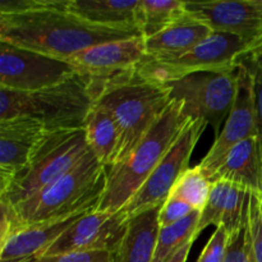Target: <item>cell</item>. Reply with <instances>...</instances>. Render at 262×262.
I'll return each instance as SVG.
<instances>
[{
	"label": "cell",
	"mask_w": 262,
	"mask_h": 262,
	"mask_svg": "<svg viewBox=\"0 0 262 262\" xmlns=\"http://www.w3.org/2000/svg\"><path fill=\"white\" fill-rule=\"evenodd\" d=\"M137 36L142 35L89 23L67 9L64 0H0V41L60 60Z\"/></svg>",
	"instance_id": "1"
},
{
	"label": "cell",
	"mask_w": 262,
	"mask_h": 262,
	"mask_svg": "<svg viewBox=\"0 0 262 262\" xmlns=\"http://www.w3.org/2000/svg\"><path fill=\"white\" fill-rule=\"evenodd\" d=\"M90 84L94 104L106 109L119 128L115 164L132 154L173 100L166 84L147 78L138 68L104 81L90 79Z\"/></svg>",
	"instance_id": "2"
},
{
	"label": "cell",
	"mask_w": 262,
	"mask_h": 262,
	"mask_svg": "<svg viewBox=\"0 0 262 262\" xmlns=\"http://www.w3.org/2000/svg\"><path fill=\"white\" fill-rule=\"evenodd\" d=\"M191 119L184 104L171 100L160 119L124 161L106 170V186L96 211L118 212L127 206L160 164Z\"/></svg>",
	"instance_id": "3"
},
{
	"label": "cell",
	"mask_w": 262,
	"mask_h": 262,
	"mask_svg": "<svg viewBox=\"0 0 262 262\" xmlns=\"http://www.w3.org/2000/svg\"><path fill=\"white\" fill-rule=\"evenodd\" d=\"M90 79L74 74L67 81L36 92H17L0 87V120L31 118L48 132L84 128L94 106Z\"/></svg>",
	"instance_id": "4"
},
{
	"label": "cell",
	"mask_w": 262,
	"mask_h": 262,
	"mask_svg": "<svg viewBox=\"0 0 262 262\" xmlns=\"http://www.w3.org/2000/svg\"><path fill=\"white\" fill-rule=\"evenodd\" d=\"M106 170L89 150L71 170L15 210L26 227L96 210L106 186Z\"/></svg>",
	"instance_id": "5"
},
{
	"label": "cell",
	"mask_w": 262,
	"mask_h": 262,
	"mask_svg": "<svg viewBox=\"0 0 262 262\" xmlns=\"http://www.w3.org/2000/svg\"><path fill=\"white\" fill-rule=\"evenodd\" d=\"M84 128L48 132L30 164L0 194L13 206L32 199L71 170L89 151Z\"/></svg>",
	"instance_id": "6"
},
{
	"label": "cell",
	"mask_w": 262,
	"mask_h": 262,
	"mask_svg": "<svg viewBox=\"0 0 262 262\" xmlns=\"http://www.w3.org/2000/svg\"><path fill=\"white\" fill-rule=\"evenodd\" d=\"M165 84L170 90L171 99L183 102L191 118L206 120L217 137L234 105L238 68L235 71L199 72Z\"/></svg>",
	"instance_id": "7"
},
{
	"label": "cell",
	"mask_w": 262,
	"mask_h": 262,
	"mask_svg": "<svg viewBox=\"0 0 262 262\" xmlns=\"http://www.w3.org/2000/svg\"><path fill=\"white\" fill-rule=\"evenodd\" d=\"M250 43L235 35L212 32L192 50L170 60L146 59L138 71L147 78L168 83L188 74L211 71H235L237 60Z\"/></svg>",
	"instance_id": "8"
},
{
	"label": "cell",
	"mask_w": 262,
	"mask_h": 262,
	"mask_svg": "<svg viewBox=\"0 0 262 262\" xmlns=\"http://www.w3.org/2000/svg\"><path fill=\"white\" fill-rule=\"evenodd\" d=\"M206 120L191 118L155 170L152 171L123 211L128 219L154 207L163 206L178 179L188 170L192 152L207 127Z\"/></svg>",
	"instance_id": "9"
},
{
	"label": "cell",
	"mask_w": 262,
	"mask_h": 262,
	"mask_svg": "<svg viewBox=\"0 0 262 262\" xmlns=\"http://www.w3.org/2000/svg\"><path fill=\"white\" fill-rule=\"evenodd\" d=\"M77 74L67 60L0 41V87L36 92L56 86Z\"/></svg>",
	"instance_id": "10"
},
{
	"label": "cell",
	"mask_w": 262,
	"mask_h": 262,
	"mask_svg": "<svg viewBox=\"0 0 262 262\" xmlns=\"http://www.w3.org/2000/svg\"><path fill=\"white\" fill-rule=\"evenodd\" d=\"M128 220L123 210L118 212L92 210L71 225L43 256L91 251H107L113 253L124 237Z\"/></svg>",
	"instance_id": "11"
},
{
	"label": "cell",
	"mask_w": 262,
	"mask_h": 262,
	"mask_svg": "<svg viewBox=\"0 0 262 262\" xmlns=\"http://www.w3.org/2000/svg\"><path fill=\"white\" fill-rule=\"evenodd\" d=\"M256 137V110L253 78L238 67V86L234 105L220 135L215 138L207 155L199 164L201 173L210 181L227 154L247 138Z\"/></svg>",
	"instance_id": "12"
},
{
	"label": "cell",
	"mask_w": 262,
	"mask_h": 262,
	"mask_svg": "<svg viewBox=\"0 0 262 262\" xmlns=\"http://www.w3.org/2000/svg\"><path fill=\"white\" fill-rule=\"evenodd\" d=\"M186 12L212 32L235 35L250 45L262 36V9L256 0L186 2Z\"/></svg>",
	"instance_id": "13"
},
{
	"label": "cell",
	"mask_w": 262,
	"mask_h": 262,
	"mask_svg": "<svg viewBox=\"0 0 262 262\" xmlns=\"http://www.w3.org/2000/svg\"><path fill=\"white\" fill-rule=\"evenodd\" d=\"M146 59L145 38L137 36L94 46L67 61L81 76L94 81H104L136 71Z\"/></svg>",
	"instance_id": "14"
},
{
	"label": "cell",
	"mask_w": 262,
	"mask_h": 262,
	"mask_svg": "<svg viewBox=\"0 0 262 262\" xmlns=\"http://www.w3.org/2000/svg\"><path fill=\"white\" fill-rule=\"evenodd\" d=\"M48 130L31 118L0 120V194L25 170Z\"/></svg>",
	"instance_id": "15"
},
{
	"label": "cell",
	"mask_w": 262,
	"mask_h": 262,
	"mask_svg": "<svg viewBox=\"0 0 262 262\" xmlns=\"http://www.w3.org/2000/svg\"><path fill=\"white\" fill-rule=\"evenodd\" d=\"M87 212L25 228L0 246V262L37 261L71 225Z\"/></svg>",
	"instance_id": "16"
},
{
	"label": "cell",
	"mask_w": 262,
	"mask_h": 262,
	"mask_svg": "<svg viewBox=\"0 0 262 262\" xmlns=\"http://www.w3.org/2000/svg\"><path fill=\"white\" fill-rule=\"evenodd\" d=\"M212 31L186 12L176 23L152 37L145 38L146 55L151 60L176 59L209 37Z\"/></svg>",
	"instance_id": "17"
},
{
	"label": "cell",
	"mask_w": 262,
	"mask_h": 262,
	"mask_svg": "<svg viewBox=\"0 0 262 262\" xmlns=\"http://www.w3.org/2000/svg\"><path fill=\"white\" fill-rule=\"evenodd\" d=\"M217 181L242 187L246 191L255 193L260 200L262 199V166L257 138H247L227 154L214 176L210 178L211 183Z\"/></svg>",
	"instance_id": "18"
},
{
	"label": "cell",
	"mask_w": 262,
	"mask_h": 262,
	"mask_svg": "<svg viewBox=\"0 0 262 262\" xmlns=\"http://www.w3.org/2000/svg\"><path fill=\"white\" fill-rule=\"evenodd\" d=\"M161 206L146 210L128 220L127 230L117 250L113 262H152L158 245Z\"/></svg>",
	"instance_id": "19"
},
{
	"label": "cell",
	"mask_w": 262,
	"mask_h": 262,
	"mask_svg": "<svg viewBox=\"0 0 262 262\" xmlns=\"http://www.w3.org/2000/svg\"><path fill=\"white\" fill-rule=\"evenodd\" d=\"M64 4L67 9L92 25L141 32L140 0H64Z\"/></svg>",
	"instance_id": "20"
},
{
	"label": "cell",
	"mask_w": 262,
	"mask_h": 262,
	"mask_svg": "<svg viewBox=\"0 0 262 262\" xmlns=\"http://www.w3.org/2000/svg\"><path fill=\"white\" fill-rule=\"evenodd\" d=\"M86 141L90 151L106 168L115 164L120 133L114 117L104 107L92 106L84 124Z\"/></svg>",
	"instance_id": "21"
},
{
	"label": "cell",
	"mask_w": 262,
	"mask_h": 262,
	"mask_svg": "<svg viewBox=\"0 0 262 262\" xmlns=\"http://www.w3.org/2000/svg\"><path fill=\"white\" fill-rule=\"evenodd\" d=\"M186 14V2L140 0L138 27L143 38L152 37Z\"/></svg>",
	"instance_id": "22"
},
{
	"label": "cell",
	"mask_w": 262,
	"mask_h": 262,
	"mask_svg": "<svg viewBox=\"0 0 262 262\" xmlns=\"http://www.w3.org/2000/svg\"><path fill=\"white\" fill-rule=\"evenodd\" d=\"M200 217L201 212L194 210L192 214L179 223H176L170 227L160 228L152 262H166L189 241L197 239L199 237L197 227H199Z\"/></svg>",
	"instance_id": "23"
},
{
	"label": "cell",
	"mask_w": 262,
	"mask_h": 262,
	"mask_svg": "<svg viewBox=\"0 0 262 262\" xmlns=\"http://www.w3.org/2000/svg\"><path fill=\"white\" fill-rule=\"evenodd\" d=\"M212 183L201 173L199 166L188 169L173 187L170 196L179 197L191 205L194 210L202 212L210 193H211Z\"/></svg>",
	"instance_id": "24"
},
{
	"label": "cell",
	"mask_w": 262,
	"mask_h": 262,
	"mask_svg": "<svg viewBox=\"0 0 262 262\" xmlns=\"http://www.w3.org/2000/svg\"><path fill=\"white\" fill-rule=\"evenodd\" d=\"M229 189L230 183H228L225 181H217L215 183H212L209 201H207L204 211L201 212L199 227H197L199 235L205 228L210 227V225H215V228L220 227L223 215H224L225 211V206H227Z\"/></svg>",
	"instance_id": "25"
},
{
	"label": "cell",
	"mask_w": 262,
	"mask_h": 262,
	"mask_svg": "<svg viewBox=\"0 0 262 262\" xmlns=\"http://www.w3.org/2000/svg\"><path fill=\"white\" fill-rule=\"evenodd\" d=\"M225 262H253L248 217L237 232L230 234Z\"/></svg>",
	"instance_id": "26"
},
{
	"label": "cell",
	"mask_w": 262,
	"mask_h": 262,
	"mask_svg": "<svg viewBox=\"0 0 262 262\" xmlns=\"http://www.w3.org/2000/svg\"><path fill=\"white\" fill-rule=\"evenodd\" d=\"M248 228H250L253 262H262V224L260 216V199L255 193H250Z\"/></svg>",
	"instance_id": "27"
},
{
	"label": "cell",
	"mask_w": 262,
	"mask_h": 262,
	"mask_svg": "<svg viewBox=\"0 0 262 262\" xmlns=\"http://www.w3.org/2000/svg\"><path fill=\"white\" fill-rule=\"evenodd\" d=\"M229 238L230 234L225 228H215V232L212 233L196 262H225Z\"/></svg>",
	"instance_id": "28"
},
{
	"label": "cell",
	"mask_w": 262,
	"mask_h": 262,
	"mask_svg": "<svg viewBox=\"0 0 262 262\" xmlns=\"http://www.w3.org/2000/svg\"><path fill=\"white\" fill-rule=\"evenodd\" d=\"M193 211V207L187 204L184 200L176 196H169L168 200L161 206L160 215H159V224H160V228L170 227V225L186 219Z\"/></svg>",
	"instance_id": "29"
},
{
	"label": "cell",
	"mask_w": 262,
	"mask_h": 262,
	"mask_svg": "<svg viewBox=\"0 0 262 262\" xmlns=\"http://www.w3.org/2000/svg\"><path fill=\"white\" fill-rule=\"evenodd\" d=\"M0 246L4 245L10 237L27 228L18 215L17 210L5 200H0Z\"/></svg>",
	"instance_id": "30"
},
{
	"label": "cell",
	"mask_w": 262,
	"mask_h": 262,
	"mask_svg": "<svg viewBox=\"0 0 262 262\" xmlns=\"http://www.w3.org/2000/svg\"><path fill=\"white\" fill-rule=\"evenodd\" d=\"M237 67H242L252 78L262 82V36L238 58Z\"/></svg>",
	"instance_id": "31"
},
{
	"label": "cell",
	"mask_w": 262,
	"mask_h": 262,
	"mask_svg": "<svg viewBox=\"0 0 262 262\" xmlns=\"http://www.w3.org/2000/svg\"><path fill=\"white\" fill-rule=\"evenodd\" d=\"M35 262H113V253L107 251L61 253V255L42 256Z\"/></svg>",
	"instance_id": "32"
},
{
	"label": "cell",
	"mask_w": 262,
	"mask_h": 262,
	"mask_svg": "<svg viewBox=\"0 0 262 262\" xmlns=\"http://www.w3.org/2000/svg\"><path fill=\"white\" fill-rule=\"evenodd\" d=\"M255 91V110H256V138H257L258 152H260L262 166V82L253 79Z\"/></svg>",
	"instance_id": "33"
},
{
	"label": "cell",
	"mask_w": 262,
	"mask_h": 262,
	"mask_svg": "<svg viewBox=\"0 0 262 262\" xmlns=\"http://www.w3.org/2000/svg\"><path fill=\"white\" fill-rule=\"evenodd\" d=\"M194 241H196V239L189 241L187 245H184L183 247H182L181 250L178 251V252L174 253V255L171 256V257L169 258V260L166 262H186L187 258H188L189 252H191V248H192V246H193Z\"/></svg>",
	"instance_id": "34"
},
{
	"label": "cell",
	"mask_w": 262,
	"mask_h": 262,
	"mask_svg": "<svg viewBox=\"0 0 262 262\" xmlns=\"http://www.w3.org/2000/svg\"><path fill=\"white\" fill-rule=\"evenodd\" d=\"M260 216H261V224H262V199L260 200Z\"/></svg>",
	"instance_id": "35"
},
{
	"label": "cell",
	"mask_w": 262,
	"mask_h": 262,
	"mask_svg": "<svg viewBox=\"0 0 262 262\" xmlns=\"http://www.w3.org/2000/svg\"><path fill=\"white\" fill-rule=\"evenodd\" d=\"M256 2H257V4L260 5V7H261V9H262V0H256Z\"/></svg>",
	"instance_id": "36"
}]
</instances>
